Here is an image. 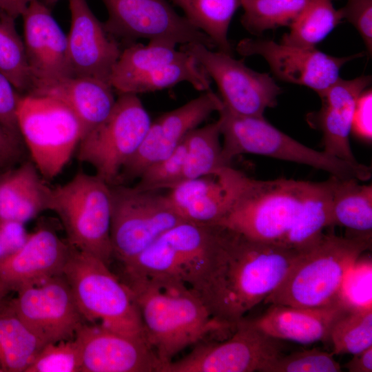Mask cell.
Masks as SVG:
<instances>
[{
	"instance_id": "obj_1",
	"label": "cell",
	"mask_w": 372,
	"mask_h": 372,
	"mask_svg": "<svg viewBox=\"0 0 372 372\" xmlns=\"http://www.w3.org/2000/svg\"><path fill=\"white\" fill-rule=\"evenodd\" d=\"M216 225L214 249L192 290L214 319L234 329L281 283L302 251Z\"/></svg>"
},
{
	"instance_id": "obj_2",
	"label": "cell",
	"mask_w": 372,
	"mask_h": 372,
	"mask_svg": "<svg viewBox=\"0 0 372 372\" xmlns=\"http://www.w3.org/2000/svg\"><path fill=\"white\" fill-rule=\"evenodd\" d=\"M138 306L145 338L163 367L213 333L234 330L214 319L200 298L172 278H125Z\"/></svg>"
},
{
	"instance_id": "obj_3",
	"label": "cell",
	"mask_w": 372,
	"mask_h": 372,
	"mask_svg": "<svg viewBox=\"0 0 372 372\" xmlns=\"http://www.w3.org/2000/svg\"><path fill=\"white\" fill-rule=\"evenodd\" d=\"M371 247V234L344 237L323 234L303 251L266 304L320 307L337 302L343 279L351 267Z\"/></svg>"
},
{
	"instance_id": "obj_4",
	"label": "cell",
	"mask_w": 372,
	"mask_h": 372,
	"mask_svg": "<svg viewBox=\"0 0 372 372\" xmlns=\"http://www.w3.org/2000/svg\"><path fill=\"white\" fill-rule=\"evenodd\" d=\"M318 182L243 178L219 225L249 238L284 246Z\"/></svg>"
},
{
	"instance_id": "obj_5",
	"label": "cell",
	"mask_w": 372,
	"mask_h": 372,
	"mask_svg": "<svg viewBox=\"0 0 372 372\" xmlns=\"http://www.w3.org/2000/svg\"><path fill=\"white\" fill-rule=\"evenodd\" d=\"M218 113L222 156L228 165L236 156L251 154L306 165L339 178L366 180L371 176L369 167L307 147L275 127L264 116L238 115L224 106Z\"/></svg>"
},
{
	"instance_id": "obj_6",
	"label": "cell",
	"mask_w": 372,
	"mask_h": 372,
	"mask_svg": "<svg viewBox=\"0 0 372 372\" xmlns=\"http://www.w3.org/2000/svg\"><path fill=\"white\" fill-rule=\"evenodd\" d=\"M63 275L85 320L146 342L133 293L108 265L72 247Z\"/></svg>"
},
{
	"instance_id": "obj_7",
	"label": "cell",
	"mask_w": 372,
	"mask_h": 372,
	"mask_svg": "<svg viewBox=\"0 0 372 372\" xmlns=\"http://www.w3.org/2000/svg\"><path fill=\"white\" fill-rule=\"evenodd\" d=\"M50 210L59 216L72 247L109 265L113 256L110 185L96 174L79 172L52 188Z\"/></svg>"
},
{
	"instance_id": "obj_8",
	"label": "cell",
	"mask_w": 372,
	"mask_h": 372,
	"mask_svg": "<svg viewBox=\"0 0 372 372\" xmlns=\"http://www.w3.org/2000/svg\"><path fill=\"white\" fill-rule=\"evenodd\" d=\"M16 116L21 138L43 178L57 176L83 136L76 116L56 99L23 94L19 99Z\"/></svg>"
},
{
	"instance_id": "obj_9",
	"label": "cell",
	"mask_w": 372,
	"mask_h": 372,
	"mask_svg": "<svg viewBox=\"0 0 372 372\" xmlns=\"http://www.w3.org/2000/svg\"><path fill=\"white\" fill-rule=\"evenodd\" d=\"M176 45L165 41L128 45L112 69L111 86L118 94L155 92L181 82L209 90L210 77L192 55Z\"/></svg>"
},
{
	"instance_id": "obj_10",
	"label": "cell",
	"mask_w": 372,
	"mask_h": 372,
	"mask_svg": "<svg viewBox=\"0 0 372 372\" xmlns=\"http://www.w3.org/2000/svg\"><path fill=\"white\" fill-rule=\"evenodd\" d=\"M110 241L113 256L123 265L148 248L161 236L185 220L167 194L123 184L110 185Z\"/></svg>"
},
{
	"instance_id": "obj_11",
	"label": "cell",
	"mask_w": 372,
	"mask_h": 372,
	"mask_svg": "<svg viewBox=\"0 0 372 372\" xmlns=\"http://www.w3.org/2000/svg\"><path fill=\"white\" fill-rule=\"evenodd\" d=\"M216 243V225L184 221L123 265L125 278H172L191 289L206 269Z\"/></svg>"
},
{
	"instance_id": "obj_12",
	"label": "cell",
	"mask_w": 372,
	"mask_h": 372,
	"mask_svg": "<svg viewBox=\"0 0 372 372\" xmlns=\"http://www.w3.org/2000/svg\"><path fill=\"white\" fill-rule=\"evenodd\" d=\"M150 123L149 115L137 94H119L107 118L82 138L78 159L91 165L107 183L114 185Z\"/></svg>"
},
{
	"instance_id": "obj_13",
	"label": "cell",
	"mask_w": 372,
	"mask_h": 372,
	"mask_svg": "<svg viewBox=\"0 0 372 372\" xmlns=\"http://www.w3.org/2000/svg\"><path fill=\"white\" fill-rule=\"evenodd\" d=\"M222 342L200 343L163 372H264L282 355L278 340L256 327L251 320H239Z\"/></svg>"
},
{
	"instance_id": "obj_14",
	"label": "cell",
	"mask_w": 372,
	"mask_h": 372,
	"mask_svg": "<svg viewBox=\"0 0 372 372\" xmlns=\"http://www.w3.org/2000/svg\"><path fill=\"white\" fill-rule=\"evenodd\" d=\"M108 17L105 30L128 45L139 39L165 41L176 45H216L204 32L180 15L167 0H101Z\"/></svg>"
},
{
	"instance_id": "obj_15",
	"label": "cell",
	"mask_w": 372,
	"mask_h": 372,
	"mask_svg": "<svg viewBox=\"0 0 372 372\" xmlns=\"http://www.w3.org/2000/svg\"><path fill=\"white\" fill-rule=\"evenodd\" d=\"M180 49L192 55L215 81L223 106L231 112L260 117L267 108L276 105L281 88L269 74L256 72L242 59L200 43L180 45Z\"/></svg>"
},
{
	"instance_id": "obj_16",
	"label": "cell",
	"mask_w": 372,
	"mask_h": 372,
	"mask_svg": "<svg viewBox=\"0 0 372 372\" xmlns=\"http://www.w3.org/2000/svg\"><path fill=\"white\" fill-rule=\"evenodd\" d=\"M16 293L10 300L12 309L44 344L74 338L85 323L63 274Z\"/></svg>"
},
{
	"instance_id": "obj_17",
	"label": "cell",
	"mask_w": 372,
	"mask_h": 372,
	"mask_svg": "<svg viewBox=\"0 0 372 372\" xmlns=\"http://www.w3.org/2000/svg\"><path fill=\"white\" fill-rule=\"evenodd\" d=\"M223 107L220 97L209 90L151 121L141 145L123 165L114 185L138 179L147 167L170 155L189 132Z\"/></svg>"
},
{
	"instance_id": "obj_18",
	"label": "cell",
	"mask_w": 372,
	"mask_h": 372,
	"mask_svg": "<svg viewBox=\"0 0 372 372\" xmlns=\"http://www.w3.org/2000/svg\"><path fill=\"white\" fill-rule=\"evenodd\" d=\"M236 51L242 56L260 55L268 63L279 79L307 86L317 93L327 89L340 77L341 68L348 61L362 56L356 54L335 57L317 49L278 43L272 40L244 39Z\"/></svg>"
},
{
	"instance_id": "obj_19",
	"label": "cell",
	"mask_w": 372,
	"mask_h": 372,
	"mask_svg": "<svg viewBox=\"0 0 372 372\" xmlns=\"http://www.w3.org/2000/svg\"><path fill=\"white\" fill-rule=\"evenodd\" d=\"M24 47L31 79L29 94L43 86L74 77L67 36L42 1L32 0L22 14Z\"/></svg>"
},
{
	"instance_id": "obj_20",
	"label": "cell",
	"mask_w": 372,
	"mask_h": 372,
	"mask_svg": "<svg viewBox=\"0 0 372 372\" xmlns=\"http://www.w3.org/2000/svg\"><path fill=\"white\" fill-rule=\"evenodd\" d=\"M74 339L80 349L81 372H161L158 357L143 340L85 323Z\"/></svg>"
},
{
	"instance_id": "obj_21",
	"label": "cell",
	"mask_w": 372,
	"mask_h": 372,
	"mask_svg": "<svg viewBox=\"0 0 372 372\" xmlns=\"http://www.w3.org/2000/svg\"><path fill=\"white\" fill-rule=\"evenodd\" d=\"M71 27L67 36L74 77L93 78L110 85L112 69L123 49L90 10L86 0H69Z\"/></svg>"
},
{
	"instance_id": "obj_22",
	"label": "cell",
	"mask_w": 372,
	"mask_h": 372,
	"mask_svg": "<svg viewBox=\"0 0 372 372\" xmlns=\"http://www.w3.org/2000/svg\"><path fill=\"white\" fill-rule=\"evenodd\" d=\"M245 175L229 165L216 174L183 181L166 194L185 221L216 225L229 211Z\"/></svg>"
},
{
	"instance_id": "obj_23",
	"label": "cell",
	"mask_w": 372,
	"mask_h": 372,
	"mask_svg": "<svg viewBox=\"0 0 372 372\" xmlns=\"http://www.w3.org/2000/svg\"><path fill=\"white\" fill-rule=\"evenodd\" d=\"M72 247L52 229L41 227L30 234L22 247L0 263V282L10 292L63 274Z\"/></svg>"
},
{
	"instance_id": "obj_24",
	"label": "cell",
	"mask_w": 372,
	"mask_h": 372,
	"mask_svg": "<svg viewBox=\"0 0 372 372\" xmlns=\"http://www.w3.org/2000/svg\"><path fill=\"white\" fill-rule=\"evenodd\" d=\"M371 76L351 80L339 78L327 89L318 92L321 108L307 116L310 125L322 134L324 152L339 159L358 163L351 150L349 136L356 101L371 84Z\"/></svg>"
},
{
	"instance_id": "obj_25",
	"label": "cell",
	"mask_w": 372,
	"mask_h": 372,
	"mask_svg": "<svg viewBox=\"0 0 372 372\" xmlns=\"http://www.w3.org/2000/svg\"><path fill=\"white\" fill-rule=\"evenodd\" d=\"M349 309L340 300L320 307H297L271 304L264 314L251 320L268 335L301 344L329 342L335 321Z\"/></svg>"
},
{
	"instance_id": "obj_26",
	"label": "cell",
	"mask_w": 372,
	"mask_h": 372,
	"mask_svg": "<svg viewBox=\"0 0 372 372\" xmlns=\"http://www.w3.org/2000/svg\"><path fill=\"white\" fill-rule=\"evenodd\" d=\"M33 162L0 173V219L25 224L50 210L52 187Z\"/></svg>"
},
{
	"instance_id": "obj_27",
	"label": "cell",
	"mask_w": 372,
	"mask_h": 372,
	"mask_svg": "<svg viewBox=\"0 0 372 372\" xmlns=\"http://www.w3.org/2000/svg\"><path fill=\"white\" fill-rule=\"evenodd\" d=\"M30 94L52 97L68 106L81 124L83 137L107 118L116 102L111 85L90 77L62 79Z\"/></svg>"
},
{
	"instance_id": "obj_28",
	"label": "cell",
	"mask_w": 372,
	"mask_h": 372,
	"mask_svg": "<svg viewBox=\"0 0 372 372\" xmlns=\"http://www.w3.org/2000/svg\"><path fill=\"white\" fill-rule=\"evenodd\" d=\"M44 345L18 317L10 300L0 304V372H25Z\"/></svg>"
},
{
	"instance_id": "obj_29",
	"label": "cell",
	"mask_w": 372,
	"mask_h": 372,
	"mask_svg": "<svg viewBox=\"0 0 372 372\" xmlns=\"http://www.w3.org/2000/svg\"><path fill=\"white\" fill-rule=\"evenodd\" d=\"M353 178L335 177L331 206V226L355 234H371L372 186Z\"/></svg>"
},
{
	"instance_id": "obj_30",
	"label": "cell",
	"mask_w": 372,
	"mask_h": 372,
	"mask_svg": "<svg viewBox=\"0 0 372 372\" xmlns=\"http://www.w3.org/2000/svg\"><path fill=\"white\" fill-rule=\"evenodd\" d=\"M335 176L318 182L296 224L289 233L284 246L303 251L314 245L331 226V206Z\"/></svg>"
},
{
	"instance_id": "obj_31",
	"label": "cell",
	"mask_w": 372,
	"mask_h": 372,
	"mask_svg": "<svg viewBox=\"0 0 372 372\" xmlns=\"http://www.w3.org/2000/svg\"><path fill=\"white\" fill-rule=\"evenodd\" d=\"M181 8L184 17L208 36L219 51L232 55L227 38L232 17L241 0H170Z\"/></svg>"
},
{
	"instance_id": "obj_32",
	"label": "cell",
	"mask_w": 372,
	"mask_h": 372,
	"mask_svg": "<svg viewBox=\"0 0 372 372\" xmlns=\"http://www.w3.org/2000/svg\"><path fill=\"white\" fill-rule=\"evenodd\" d=\"M220 136L218 119L186 135L183 181L214 174L229 166L223 159Z\"/></svg>"
},
{
	"instance_id": "obj_33",
	"label": "cell",
	"mask_w": 372,
	"mask_h": 372,
	"mask_svg": "<svg viewBox=\"0 0 372 372\" xmlns=\"http://www.w3.org/2000/svg\"><path fill=\"white\" fill-rule=\"evenodd\" d=\"M342 20L331 0H310L289 26L280 43L304 48H313Z\"/></svg>"
},
{
	"instance_id": "obj_34",
	"label": "cell",
	"mask_w": 372,
	"mask_h": 372,
	"mask_svg": "<svg viewBox=\"0 0 372 372\" xmlns=\"http://www.w3.org/2000/svg\"><path fill=\"white\" fill-rule=\"evenodd\" d=\"M15 19L0 9V72L19 93L28 94L32 79L23 41L19 35Z\"/></svg>"
},
{
	"instance_id": "obj_35",
	"label": "cell",
	"mask_w": 372,
	"mask_h": 372,
	"mask_svg": "<svg viewBox=\"0 0 372 372\" xmlns=\"http://www.w3.org/2000/svg\"><path fill=\"white\" fill-rule=\"evenodd\" d=\"M310 0H241L242 25L252 34L290 26Z\"/></svg>"
},
{
	"instance_id": "obj_36",
	"label": "cell",
	"mask_w": 372,
	"mask_h": 372,
	"mask_svg": "<svg viewBox=\"0 0 372 372\" xmlns=\"http://www.w3.org/2000/svg\"><path fill=\"white\" fill-rule=\"evenodd\" d=\"M329 342L334 355H354L371 347L372 308L347 309L333 323Z\"/></svg>"
},
{
	"instance_id": "obj_37",
	"label": "cell",
	"mask_w": 372,
	"mask_h": 372,
	"mask_svg": "<svg viewBox=\"0 0 372 372\" xmlns=\"http://www.w3.org/2000/svg\"><path fill=\"white\" fill-rule=\"evenodd\" d=\"M185 137L170 155L147 167L134 186L141 190L160 191L180 183L186 154Z\"/></svg>"
},
{
	"instance_id": "obj_38",
	"label": "cell",
	"mask_w": 372,
	"mask_h": 372,
	"mask_svg": "<svg viewBox=\"0 0 372 372\" xmlns=\"http://www.w3.org/2000/svg\"><path fill=\"white\" fill-rule=\"evenodd\" d=\"M25 372H81L77 342L73 338L45 344Z\"/></svg>"
},
{
	"instance_id": "obj_39",
	"label": "cell",
	"mask_w": 372,
	"mask_h": 372,
	"mask_svg": "<svg viewBox=\"0 0 372 372\" xmlns=\"http://www.w3.org/2000/svg\"><path fill=\"white\" fill-rule=\"evenodd\" d=\"M372 260L360 257L347 272L338 299L349 309L372 308Z\"/></svg>"
},
{
	"instance_id": "obj_40",
	"label": "cell",
	"mask_w": 372,
	"mask_h": 372,
	"mask_svg": "<svg viewBox=\"0 0 372 372\" xmlns=\"http://www.w3.org/2000/svg\"><path fill=\"white\" fill-rule=\"evenodd\" d=\"M334 354L318 349L302 350L273 360L264 372H340V364Z\"/></svg>"
},
{
	"instance_id": "obj_41",
	"label": "cell",
	"mask_w": 372,
	"mask_h": 372,
	"mask_svg": "<svg viewBox=\"0 0 372 372\" xmlns=\"http://www.w3.org/2000/svg\"><path fill=\"white\" fill-rule=\"evenodd\" d=\"M342 19H346L357 30L368 52H372V0H347L339 9Z\"/></svg>"
},
{
	"instance_id": "obj_42",
	"label": "cell",
	"mask_w": 372,
	"mask_h": 372,
	"mask_svg": "<svg viewBox=\"0 0 372 372\" xmlns=\"http://www.w3.org/2000/svg\"><path fill=\"white\" fill-rule=\"evenodd\" d=\"M29 235L25 224L0 219V263L18 251Z\"/></svg>"
},
{
	"instance_id": "obj_43",
	"label": "cell",
	"mask_w": 372,
	"mask_h": 372,
	"mask_svg": "<svg viewBox=\"0 0 372 372\" xmlns=\"http://www.w3.org/2000/svg\"><path fill=\"white\" fill-rule=\"evenodd\" d=\"M372 92L365 89L359 96L352 118L351 133L358 138L371 142L372 139Z\"/></svg>"
},
{
	"instance_id": "obj_44",
	"label": "cell",
	"mask_w": 372,
	"mask_h": 372,
	"mask_svg": "<svg viewBox=\"0 0 372 372\" xmlns=\"http://www.w3.org/2000/svg\"><path fill=\"white\" fill-rule=\"evenodd\" d=\"M20 96L9 80L0 72V122L11 132L21 136L16 116Z\"/></svg>"
},
{
	"instance_id": "obj_45",
	"label": "cell",
	"mask_w": 372,
	"mask_h": 372,
	"mask_svg": "<svg viewBox=\"0 0 372 372\" xmlns=\"http://www.w3.org/2000/svg\"><path fill=\"white\" fill-rule=\"evenodd\" d=\"M22 138L0 122V168L18 161L23 154Z\"/></svg>"
},
{
	"instance_id": "obj_46",
	"label": "cell",
	"mask_w": 372,
	"mask_h": 372,
	"mask_svg": "<svg viewBox=\"0 0 372 372\" xmlns=\"http://www.w3.org/2000/svg\"><path fill=\"white\" fill-rule=\"evenodd\" d=\"M343 367L349 372H371L372 346L354 354L353 358L345 363Z\"/></svg>"
},
{
	"instance_id": "obj_47",
	"label": "cell",
	"mask_w": 372,
	"mask_h": 372,
	"mask_svg": "<svg viewBox=\"0 0 372 372\" xmlns=\"http://www.w3.org/2000/svg\"><path fill=\"white\" fill-rule=\"evenodd\" d=\"M32 0H0V9L17 19L25 11Z\"/></svg>"
},
{
	"instance_id": "obj_48",
	"label": "cell",
	"mask_w": 372,
	"mask_h": 372,
	"mask_svg": "<svg viewBox=\"0 0 372 372\" xmlns=\"http://www.w3.org/2000/svg\"><path fill=\"white\" fill-rule=\"evenodd\" d=\"M9 293L8 289L0 282V304L6 300Z\"/></svg>"
},
{
	"instance_id": "obj_49",
	"label": "cell",
	"mask_w": 372,
	"mask_h": 372,
	"mask_svg": "<svg viewBox=\"0 0 372 372\" xmlns=\"http://www.w3.org/2000/svg\"><path fill=\"white\" fill-rule=\"evenodd\" d=\"M61 0H42V1L49 8L54 6Z\"/></svg>"
},
{
	"instance_id": "obj_50",
	"label": "cell",
	"mask_w": 372,
	"mask_h": 372,
	"mask_svg": "<svg viewBox=\"0 0 372 372\" xmlns=\"http://www.w3.org/2000/svg\"><path fill=\"white\" fill-rule=\"evenodd\" d=\"M1 169L0 168V170H1Z\"/></svg>"
}]
</instances>
